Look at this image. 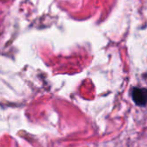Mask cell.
Listing matches in <instances>:
<instances>
[{"label":"cell","instance_id":"1","mask_svg":"<svg viewBox=\"0 0 147 147\" xmlns=\"http://www.w3.org/2000/svg\"><path fill=\"white\" fill-rule=\"evenodd\" d=\"M132 98L134 103L140 107L147 104V89L134 87L132 90Z\"/></svg>","mask_w":147,"mask_h":147}]
</instances>
